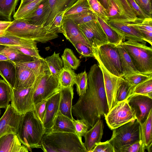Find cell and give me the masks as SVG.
<instances>
[{"mask_svg":"<svg viewBox=\"0 0 152 152\" xmlns=\"http://www.w3.org/2000/svg\"><path fill=\"white\" fill-rule=\"evenodd\" d=\"M86 92L79 96L72 106V114L77 119H83L90 127L104 117L109 111L103 73L99 64H94L87 74Z\"/></svg>","mask_w":152,"mask_h":152,"instance_id":"obj_1","label":"cell"},{"mask_svg":"<svg viewBox=\"0 0 152 152\" xmlns=\"http://www.w3.org/2000/svg\"><path fill=\"white\" fill-rule=\"evenodd\" d=\"M40 148L45 152H87L82 140L75 133L70 132L44 134Z\"/></svg>","mask_w":152,"mask_h":152,"instance_id":"obj_2","label":"cell"},{"mask_svg":"<svg viewBox=\"0 0 152 152\" xmlns=\"http://www.w3.org/2000/svg\"><path fill=\"white\" fill-rule=\"evenodd\" d=\"M45 133L43 124L34 110L22 115L17 135L29 151L32 152V148H40L42 139Z\"/></svg>","mask_w":152,"mask_h":152,"instance_id":"obj_3","label":"cell"},{"mask_svg":"<svg viewBox=\"0 0 152 152\" xmlns=\"http://www.w3.org/2000/svg\"><path fill=\"white\" fill-rule=\"evenodd\" d=\"M6 30V33L18 37L42 43L58 37L60 33L56 29H49L35 25L22 20H14Z\"/></svg>","mask_w":152,"mask_h":152,"instance_id":"obj_4","label":"cell"},{"mask_svg":"<svg viewBox=\"0 0 152 152\" xmlns=\"http://www.w3.org/2000/svg\"><path fill=\"white\" fill-rule=\"evenodd\" d=\"M137 71L145 75H152V48L132 40L122 42Z\"/></svg>","mask_w":152,"mask_h":152,"instance_id":"obj_5","label":"cell"},{"mask_svg":"<svg viewBox=\"0 0 152 152\" xmlns=\"http://www.w3.org/2000/svg\"><path fill=\"white\" fill-rule=\"evenodd\" d=\"M113 130L112 136L108 141L114 147L115 152L140 140V124L137 119Z\"/></svg>","mask_w":152,"mask_h":152,"instance_id":"obj_6","label":"cell"},{"mask_svg":"<svg viewBox=\"0 0 152 152\" xmlns=\"http://www.w3.org/2000/svg\"><path fill=\"white\" fill-rule=\"evenodd\" d=\"M92 49L95 59L99 60L110 73L123 77L121 60L116 46L108 43Z\"/></svg>","mask_w":152,"mask_h":152,"instance_id":"obj_7","label":"cell"},{"mask_svg":"<svg viewBox=\"0 0 152 152\" xmlns=\"http://www.w3.org/2000/svg\"><path fill=\"white\" fill-rule=\"evenodd\" d=\"M32 87L34 105L58 92L61 86L58 79L48 71L36 77Z\"/></svg>","mask_w":152,"mask_h":152,"instance_id":"obj_8","label":"cell"},{"mask_svg":"<svg viewBox=\"0 0 152 152\" xmlns=\"http://www.w3.org/2000/svg\"><path fill=\"white\" fill-rule=\"evenodd\" d=\"M104 117L107 126L111 130L136 119L134 112L126 100L117 103Z\"/></svg>","mask_w":152,"mask_h":152,"instance_id":"obj_9","label":"cell"},{"mask_svg":"<svg viewBox=\"0 0 152 152\" xmlns=\"http://www.w3.org/2000/svg\"><path fill=\"white\" fill-rule=\"evenodd\" d=\"M109 20L134 23L140 20L126 0H108Z\"/></svg>","mask_w":152,"mask_h":152,"instance_id":"obj_10","label":"cell"},{"mask_svg":"<svg viewBox=\"0 0 152 152\" xmlns=\"http://www.w3.org/2000/svg\"><path fill=\"white\" fill-rule=\"evenodd\" d=\"M11 106L19 114L23 115L34 109L32 86L11 88Z\"/></svg>","mask_w":152,"mask_h":152,"instance_id":"obj_11","label":"cell"},{"mask_svg":"<svg viewBox=\"0 0 152 152\" xmlns=\"http://www.w3.org/2000/svg\"><path fill=\"white\" fill-rule=\"evenodd\" d=\"M84 37L92 48H97L109 42L97 19L78 25Z\"/></svg>","mask_w":152,"mask_h":152,"instance_id":"obj_12","label":"cell"},{"mask_svg":"<svg viewBox=\"0 0 152 152\" xmlns=\"http://www.w3.org/2000/svg\"><path fill=\"white\" fill-rule=\"evenodd\" d=\"M126 100L139 122L144 121L152 110V98L144 95L132 94Z\"/></svg>","mask_w":152,"mask_h":152,"instance_id":"obj_13","label":"cell"},{"mask_svg":"<svg viewBox=\"0 0 152 152\" xmlns=\"http://www.w3.org/2000/svg\"><path fill=\"white\" fill-rule=\"evenodd\" d=\"M96 60L103 74L109 111L116 104L117 93L122 77H119L112 74L105 69L99 60Z\"/></svg>","mask_w":152,"mask_h":152,"instance_id":"obj_14","label":"cell"},{"mask_svg":"<svg viewBox=\"0 0 152 152\" xmlns=\"http://www.w3.org/2000/svg\"><path fill=\"white\" fill-rule=\"evenodd\" d=\"M22 115L9 104L0 118V137L8 133L17 134Z\"/></svg>","mask_w":152,"mask_h":152,"instance_id":"obj_15","label":"cell"},{"mask_svg":"<svg viewBox=\"0 0 152 152\" xmlns=\"http://www.w3.org/2000/svg\"><path fill=\"white\" fill-rule=\"evenodd\" d=\"M60 31L73 45L76 42H80L92 47L83 36L78 25L71 19L63 17Z\"/></svg>","mask_w":152,"mask_h":152,"instance_id":"obj_16","label":"cell"},{"mask_svg":"<svg viewBox=\"0 0 152 152\" xmlns=\"http://www.w3.org/2000/svg\"><path fill=\"white\" fill-rule=\"evenodd\" d=\"M107 23L125 40H132L144 44L146 42L142 34L132 26H129L128 23L115 20H109Z\"/></svg>","mask_w":152,"mask_h":152,"instance_id":"obj_17","label":"cell"},{"mask_svg":"<svg viewBox=\"0 0 152 152\" xmlns=\"http://www.w3.org/2000/svg\"><path fill=\"white\" fill-rule=\"evenodd\" d=\"M50 13L49 0H43L32 12L20 20L32 24L45 27Z\"/></svg>","mask_w":152,"mask_h":152,"instance_id":"obj_18","label":"cell"},{"mask_svg":"<svg viewBox=\"0 0 152 152\" xmlns=\"http://www.w3.org/2000/svg\"><path fill=\"white\" fill-rule=\"evenodd\" d=\"M60 98V91L52 96L47 102L43 124L45 133L47 132L52 126L54 120L59 111Z\"/></svg>","mask_w":152,"mask_h":152,"instance_id":"obj_19","label":"cell"},{"mask_svg":"<svg viewBox=\"0 0 152 152\" xmlns=\"http://www.w3.org/2000/svg\"><path fill=\"white\" fill-rule=\"evenodd\" d=\"M104 127L103 121L99 119L83 136L85 139L84 144L87 152H91L96 144L101 142Z\"/></svg>","mask_w":152,"mask_h":152,"instance_id":"obj_20","label":"cell"},{"mask_svg":"<svg viewBox=\"0 0 152 152\" xmlns=\"http://www.w3.org/2000/svg\"><path fill=\"white\" fill-rule=\"evenodd\" d=\"M28 148L23 144L17 134L10 133L0 137V152H28Z\"/></svg>","mask_w":152,"mask_h":152,"instance_id":"obj_21","label":"cell"},{"mask_svg":"<svg viewBox=\"0 0 152 152\" xmlns=\"http://www.w3.org/2000/svg\"><path fill=\"white\" fill-rule=\"evenodd\" d=\"M15 64V65L16 75L13 88H27L32 86L36 79L33 72L24 66Z\"/></svg>","mask_w":152,"mask_h":152,"instance_id":"obj_22","label":"cell"},{"mask_svg":"<svg viewBox=\"0 0 152 152\" xmlns=\"http://www.w3.org/2000/svg\"><path fill=\"white\" fill-rule=\"evenodd\" d=\"M50 13L45 27L49 29L60 30L53 27L52 24L57 14L59 12L66 11L77 0H48Z\"/></svg>","mask_w":152,"mask_h":152,"instance_id":"obj_23","label":"cell"},{"mask_svg":"<svg viewBox=\"0 0 152 152\" xmlns=\"http://www.w3.org/2000/svg\"><path fill=\"white\" fill-rule=\"evenodd\" d=\"M60 98L59 110L64 115L72 120V101L74 94L73 86L64 88L61 87Z\"/></svg>","mask_w":152,"mask_h":152,"instance_id":"obj_24","label":"cell"},{"mask_svg":"<svg viewBox=\"0 0 152 152\" xmlns=\"http://www.w3.org/2000/svg\"><path fill=\"white\" fill-rule=\"evenodd\" d=\"M57 132L75 133L72 120L62 114L59 110L54 120L52 126L45 134Z\"/></svg>","mask_w":152,"mask_h":152,"instance_id":"obj_25","label":"cell"},{"mask_svg":"<svg viewBox=\"0 0 152 152\" xmlns=\"http://www.w3.org/2000/svg\"><path fill=\"white\" fill-rule=\"evenodd\" d=\"M140 140L144 148L148 152H152V110L146 119L140 123Z\"/></svg>","mask_w":152,"mask_h":152,"instance_id":"obj_26","label":"cell"},{"mask_svg":"<svg viewBox=\"0 0 152 152\" xmlns=\"http://www.w3.org/2000/svg\"><path fill=\"white\" fill-rule=\"evenodd\" d=\"M122 42L117 45V47L120 56L123 77L140 73L135 68L130 55L123 46Z\"/></svg>","mask_w":152,"mask_h":152,"instance_id":"obj_27","label":"cell"},{"mask_svg":"<svg viewBox=\"0 0 152 152\" xmlns=\"http://www.w3.org/2000/svg\"><path fill=\"white\" fill-rule=\"evenodd\" d=\"M128 25L139 31L142 35L145 40L152 45V18H142L135 22L128 23Z\"/></svg>","mask_w":152,"mask_h":152,"instance_id":"obj_28","label":"cell"},{"mask_svg":"<svg viewBox=\"0 0 152 152\" xmlns=\"http://www.w3.org/2000/svg\"><path fill=\"white\" fill-rule=\"evenodd\" d=\"M0 45L37 48V42L35 41L20 38L7 33L0 36Z\"/></svg>","mask_w":152,"mask_h":152,"instance_id":"obj_29","label":"cell"},{"mask_svg":"<svg viewBox=\"0 0 152 152\" xmlns=\"http://www.w3.org/2000/svg\"><path fill=\"white\" fill-rule=\"evenodd\" d=\"M16 75L15 65L9 61H0V75L12 88L14 86Z\"/></svg>","mask_w":152,"mask_h":152,"instance_id":"obj_30","label":"cell"},{"mask_svg":"<svg viewBox=\"0 0 152 152\" xmlns=\"http://www.w3.org/2000/svg\"><path fill=\"white\" fill-rule=\"evenodd\" d=\"M0 53L5 55L14 63L26 62L34 60L33 57L9 46L0 45Z\"/></svg>","mask_w":152,"mask_h":152,"instance_id":"obj_31","label":"cell"},{"mask_svg":"<svg viewBox=\"0 0 152 152\" xmlns=\"http://www.w3.org/2000/svg\"><path fill=\"white\" fill-rule=\"evenodd\" d=\"M97 19L107 37L109 42L117 46L125 40L124 37L107 22L96 15Z\"/></svg>","mask_w":152,"mask_h":152,"instance_id":"obj_32","label":"cell"},{"mask_svg":"<svg viewBox=\"0 0 152 152\" xmlns=\"http://www.w3.org/2000/svg\"><path fill=\"white\" fill-rule=\"evenodd\" d=\"M51 74L58 79L63 67V63L59 53L55 52L51 56L44 58Z\"/></svg>","mask_w":152,"mask_h":152,"instance_id":"obj_33","label":"cell"},{"mask_svg":"<svg viewBox=\"0 0 152 152\" xmlns=\"http://www.w3.org/2000/svg\"><path fill=\"white\" fill-rule=\"evenodd\" d=\"M14 63L24 66L30 69L34 74L36 78L50 71L44 58H36L33 61L26 62Z\"/></svg>","mask_w":152,"mask_h":152,"instance_id":"obj_34","label":"cell"},{"mask_svg":"<svg viewBox=\"0 0 152 152\" xmlns=\"http://www.w3.org/2000/svg\"><path fill=\"white\" fill-rule=\"evenodd\" d=\"M76 75L73 69L63 66L58 78L61 87L66 88L73 86L75 84Z\"/></svg>","mask_w":152,"mask_h":152,"instance_id":"obj_35","label":"cell"},{"mask_svg":"<svg viewBox=\"0 0 152 152\" xmlns=\"http://www.w3.org/2000/svg\"><path fill=\"white\" fill-rule=\"evenodd\" d=\"M19 0H0V17L11 21V16Z\"/></svg>","mask_w":152,"mask_h":152,"instance_id":"obj_36","label":"cell"},{"mask_svg":"<svg viewBox=\"0 0 152 152\" xmlns=\"http://www.w3.org/2000/svg\"><path fill=\"white\" fill-rule=\"evenodd\" d=\"M12 87L4 80H0V109H6L11 100Z\"/></svg>","mask_w":152,"mask_h":152,"instance_id":"obj_37","label":"cell"},{"mask_svg":"<svg viewBox=\"0 0 152 152\" xmlns=\"http://www.w3.org/2000/svg\"><path fill=\"white\" fill-rule=\"evenodd\" d=\"M63 66H66L74 70L79 66L80 61L75 55L72 50L69 48L65 49L61 56Z\"/></svg>","mask_w":152,"mask_h":152,"instance_id":"obj_38","label":"cell"},{"mask_svg":"<svg viewBox=\"0 0 152 152\" xmlns=\"http://www.w3.org/2000/svg\"><path fill=\"white\" fill-rule=\"evenodd\" d=\"M64 17L71 19L77 25L97 20L96 15L91 10L76 14Z\"/></svg>","mask_w":152,"mask_h":152,"instance_id":"obj_39","label":"cell"},{"mask_svg":"<svg viewBox=\"0 0 152 152\" xmlns=\"http://www.w3.org/2000/svg\"><path fill=\"white\" fill-rule=\"evenodd\" d=\"M133 87L121 77L116 95V104L126 100L131 95Z\"/></svg>","mask_w":152,"mask_h":152,"instance_id":"obj_40","label":"cell"},{"mask_svg":"<svg viewBox=\"0 0 152 152\" xmlns=\"http://www.w3.org/2000/svg\"><path fill=\"white\" fill-rule=\"evenodd\" d=\"M43 0H36L30 3L19 9L14 13V20L22 19L32 12Z\"/></svg>","mask_w":152,"mask_h":152,"instance_id":"obj_41","label":"cell"},{"mask_svg":"<svg viewBox=\"0 0 152 152\" xmlns=\"http://www.w3.org/2000/svg\"><path fill=\"white\" fill-rule=\"evenodd\" d=\"M91 10L88 0H77L65 12L64 16L76 14Z\"/></svg>","mask_w":152,"mask_h":152,"instance_id":"obj_42","label":"cell"},{"mask_svg":"<svg viewBox=\"0 0 152 152\" xmlns=\"http://www.w3.org/2000/svg\"><path fill=\"white\" fill-rule=\"evenodd\" d=\"M132 94L144 95L152 98V78L134 86L131 94Z\"/></svg>","mask_w":152,"mask_h":152,"instance_id":"obj_43","label":"cell"},{"mask_svg":"<svg viewBox=\"0 0 152 152\" xmlns=\"http://www.w3.org/2000/svg\"><path fill=\"white\" fill-rule=\"evenodd\" d=\"M75 84L76 91L79 96L84 94L86 91L88 84L87 73L86 70L77 75Z\"/></svg>","mask_w":152,"mask_h":152,"instance_id":"obj_44","label":"cell"},{"mask_svg":"<svg viewBox=\"0 0 152 152\" xmlns=\"http://www.w3.org/2000/svg\"><path fill=\"white\" fill-rule=\"evenodd\" d=\"M91 10L97 16L106 21L109 20L106 10L97 0H88Z\"/></svg>","mask_w":152,"mask_h":152,"instance_id":"obj_45","label":"cell"},{"mask_svg":"<svg viewBox=\"0 0 152 152\" xmlns=\"http://www.w3.org/2000/svg\"><path fill=\"white\" fill-rule=\"evenodd\" d=\"M123 77L134 87L137 84L152 78V75H147L137 73L124 76Z\"/></svg>","mask_w":152,"mask_h":152,"instance_id":"obj_46","label":"cell"},{"mask_svg":"<svg viewBox=\"0 0 152 152\" xmlns=\"http://www.w3.org/2000/svg\"><path fill=\"white\" fill-rule=\"evenodd\" d=\"M75 130V134L81 139L90 127L83 119L73 118L72 120Z\"/></svg>","mask_w":152,"mask_h":152,"instance_id":"obj_47","label":"cell"},{"mask_svg":"<svg viewBox=\"0 0 152 152\" xmlns=\"http://www.w3.org/2000/svg\"><path fill=\"white\" fill-rule=\"evenodd\" d=\"M9 46L15 49L25 55L33 57L34 59L36 58H44L39 55L37 47H24L18 46Z\"/></svg>","mask_w":152,"mask_h":152,"instance_id":"obj_48","label":"cell"},{"mask_svg":"<svg viewBox=\"0 0 152 152\" xmlns=\"http://www.w3.org/2000/svg\"><path fill=\"white\" fill-rule=\"evenodd\" d=\"M73 45L81 57H94L92 47L80 42H76Z\"/></svg>","mask_w":152,"mask_h":152,"instance_id":"obj_49","label":"cell"},{"mask_svg":"<svg viewBox=\"0 0 152 152\" xmlns=\"http://www.w3.org/2000/svg\"><path fill=\"white\" fill-rule=\"evenodd\" d=\"M145 150L140 140L132 144L122 147L117 152H144Z\"/></svg>","mask_w":152,"mask_h":152,"instance_id":"obj_50","label":"cell"},{"mask_svg":"<svg viewBox=\"0 0 152 152\" xmlns=\"http://www.w3.org/2000/svg\"><path fill=\"white\" fill-rule=\"evenodd\" d=\"M50 97L43 100L34 105V110L35 113L42 123L45 114L46 102Z\"/></svg>","mask_w":152,"mask_h":152,"instance_id":"obj_51","label":"cell"},{"mask_svg":"<svg viewBox=\"0 0 152 152\" xmlns=\"http://www.w3.org/2000/svg\"><path fill=\"white\" fill-rule=\"evenodd\" d=\"M91 152H115V150L112 145L108 140L96 144Z\"/></svg>","mask_w":152,"mask_h":152,"instance_id":"obj_52","label":"cell"},{"mask_svg":"<svg viewBox=\"0 0 152 152\" xmlns=\"http://www.w3.org/2000/svg\"><path fill=\"white\" fill-rule=\"evenodd\" d=\"M141 9L152 18V0H134Z\"/></svg>","mask_w":152,"mask_h":152,"instance_id":"obj_53","label":"cell"},{"mask_svg":"<svg viewBox=\"0 0 152 152\" xmlns=\"http://www.w3.org/2000/svg\"><path fill=\"white\" fill-rule=\"evenodd\" d=\"M129 4L136 13L138 18H151L145 13L134 0H126Z\"/></svg>","mask_w":152,"mask_h":152,"instance_id":"obj_54","label":"cell"},{"mask_svg":"<svg viewBox=\"0 0 152 152\" xmlns=\"http://www.w3.org/2000/svg\"><path fill=\"white\" fill-rule=\"evenodd\" d=\"M65 11L58 12L55 16L53 23L52 26L53 28L58 29L60 31L62 22Z\"/></svg>","mask_w":152,"mask_h":152,"instance_id":"obj_55","label":"cell"},{"mask_svg":"<svg viewBox=\"0 0 152 152\" xmlns=\"http://www.w3.org/2000/svg\"><path fill=\"white\" fill-rule=\"evenodd\" d=\"M12 22V21L0 20V31H5Z\"/></svg>","mask_w":152,"mask_h":152,"instance_id":"obj_56","label":"cell"},{"mask_svg":"<svg viewBox=\"0 0 152 152\" xmlns=\"http://www.w3.org/2000/svg\"><path fill=\"white\" fill-rule=\"evenodd\" d=\"M36 0H20V5L18 9H19L27 4Z\"/></svg>","mask_w":152,"mask_h":152,"instance_id":"obj_57","label":"cell"},{"mask_svg":"<svg viewBox=\"0 0 152 152\" xmlns=\"http://www.w3.org/2000/svg\"><path fill=\"white\" fill-rule=\"evenodd\" d=\"M97 0L102 5L104 8V9L106 10L107 12L108 9V0Z\"/></svg>","mask_w":152,"mask_h":152,"instance_id":"obj_58","label":"cell"},{"mask_svg":"<svg viewBox=\"0 0 152 152\" xmlns=\"http://www.w3.org/2000/svg\"><path fill=\"white\" fill-rule=\"evenodd\" d=\"M10 61L5 55L0 53V61Z\"/></svg>","mask_w":152,"mask_h":152,"instance_id":"obj_59","label":"cell"},{"mask_svg":"<svg viewBox=\"0 0 152 152\" xmlns=\"http://www.w3.org/2000/svg\"><path fill=\"white\" fill-rule=\"evenodd\" d=\"M6 34V31H0V36H4Z\"/></svg>","mask_w":152,"mask_h":152,"instance_id":"obj_60","label":"cell"},{"mask_svg":"<svg viewBox=\"0 0 152 152\" xmlns=\"http://www.w3.org/2000/svg\"><path fill=\"white\" fill-rule=\"evenodd\" d=\"M1 110H0V115L1 114Z\"/></svg>","mask_w":152,"mask_h":152,"instance_id":"obj_61","label":"cell"}]
</instances>
